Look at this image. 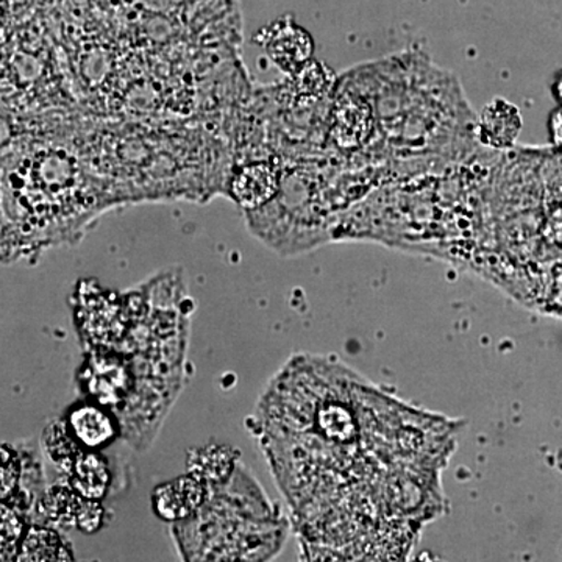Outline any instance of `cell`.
<instances>
[{"label": "cell", "instance_id": "obj_1", "mask_svg": "<svg viewBox=\"0 0 562 562\" xmlns=\"http://www.w3.org/2000/svg\"><path fill=\"white\" fill-rule=\"evenodd\" d=\"M209 501V483L194 473L180 476L154 492L155 513L165 520H190Z\"/></svg>", "mask_w": 562, "mask_h": 562}, {"label": "cell", "instance_id": "obj_2", "mask_svg": "<svg viewBox=\"0 0 562 562\" xmlns=\"http://www.w3.org/2000/svg\"><path fill=\"white\" fill-rule=\"evenodd\" d=\"M66 424L81 449L98 450L110 446L120 435V424L106 406L83 403L70 409Z\"/></svg>", "mask_w": 562, "mask_h": 562}, {"label": "cell", "instance_id": "obj_3", "mask_svg": "<svg viewBox=\"0 0 562 562\" xmlns=\"http://www.w3.org/2000/svg\"><path fill=\"white\" fill-rule=\"evenodd\" d=\"M279 172L269 162H251L244 166L232 179L233 201L247 211L265 209L279 195Z\"/></svg>", "mask_w": 562, "mask_h": 562}, {"label": "cell", "instance_id": "obj_4", "mask_svg": "<svg viewBox=\"0 0 562 562\" xmlns=\"http://www.w3.org/2000/svg\"><path fill=\"white\" fill-rule=\"evenodd\" d=\"M520 110L503 98L492 99L484 105L476 124L480 143L492 149H509L522 132Z\"/></svg>", "mask_w": 562, "mask_h": 562}, {"label": "cell", "instance_id": "obj_5", "mask_svg": "<svg viewBox=\"0 0 562 562\" xmlns=\"http://www.w3.org/2000/svg\"><path fill=\"white\" fill-rule=\"evenodd\" d=\"M266 52L279 68L286 72H297L302 66L312 61L314 41L312 35L292 22H279L269 29L265 40Z\"/></svg>", "mask_w": 562, "mask_h": 562}, {"label": "cell", "instance_id": "obj_6", "mask_svg": "<svg viewBox=\"0 0 562 562\" xmlns=\"http://www.w3.org/2000/svg\"><path fill=\"white\" fill-rule=\"evenodd\" d=\"M69 484L88 501H102L109 491L111 475L109 462L95 450H81L70 462Z\"/></svg>", "mask_w": 562, "mask_h": 562}, {"label": "cell", "instance_id": "obj_7", "mask_svg": "<svg viewBox=\"0 0 562 562\" xmlns=\"http://www.w3.org/2000/svg\"><path fill=\"white\" fill-rule=\"evenodd\" d=\"M74 553L60 532L44 525H32L25 531L18 561H72Z\"/></svg>", "mask_w": 562, "mask_h": 562}, {"label": "cell", "instance_id": "obj_8", "mask_svg": "<svg viewBox=\"0 0 562 562\" xmlns=\"http://www.w3.org/2000/svg\"><path fill=\"white\" fill-rule=\"evenodd\" d=\"M191 473L198 475L206 483H220V480L228 479L233 471V450L227 447H210L195 453L191 460Z\"/></svg>", "mask_w": 562, "mask_h": 562}, {"label": "cell", "instance_id": "obj_9", "mask_svg": "<svg viewBox=\"0 0 562 562\" xmlns=\"http://www.w3.org/2000/svg\"><path fill=\"white\" fill-rule=\"evenodd\" d=\"M2 524H0V542H2V561H18L22 539L25 536L24 509L10 502H2Z\"/></svg>", "mask_w": 562, "mask_h": 562}, {"label": "cell", "instance_id": "obj_10", "mask_svg": "<svg viewBox=\"0 0 562 562\" xmlns=\"http://www.w3.org/2000/svg\"><path fill=\"white\" fill-rule=\"evenodd\" d=\"M44 442H46V450L52 460L60 464L61 468H66V471L74 458L83 450L70 435L66 420L52 422L44 431Z\"/></svg>", "mask_w": 562, "mask_h": 562}, {"label": "cell", "instance_id": "obj_11", "mask_svg": "<svg viewBox=\"0 0 562 562\" xmlns=\"http://www.w3.org/2000/svg\"><path fill=\"white\" fill-rule=\"evenodd\" d=\"M369 120H371L369 111L361 103L344 105L341 113L338 114V121H336L338 138L346 146H357L362 136L368 133Z\"/></svg>", "mask_w": 562, "mask_h": 562}, {"label": "cell", "instance_id": "obj_12", "mask_svg": "<svg viewBox=\"0 0 562 562\" xmlns=\"http://www.w3.org/2000/svg\"><path fill=\"white\" fill-rule=\"evenodd\" d=\"M2 471H0V497L2 502L11 501L18 495L21 484L22 464L20 454L9 446H2Z\"/></svg>", "mask_w": 562, "mask_h": 562}, {"label": "cell", "instance_id": "obj_13", "mask_svg": "<svg viewBox=\"0 0 562 562\" xmlns=\"http://www.w3.org/2000/svg\"><path fill=\"white\" fill-rule=\"evenodd\" d=\"M549 135L554 149L562 154V105L552 111L549 117Z\"/></svg>", "mask_w": 562, "mask_h": 562}, {"label": "cell", "instance_id": "obj_14", "mask_svg": "<svg viewBox=\"0 0 562 562\" xmlns=\"http://www.w3.org/2000/svg\"><path fill=\"white\" fill-rule=\"evenodd\" d=\"M553 95L554 99H557L558 102L562 105V70L557 76V80H554L553 83Z\"/></svg>", "mask_w": 562, "mask_h": 562}]
</instances>
